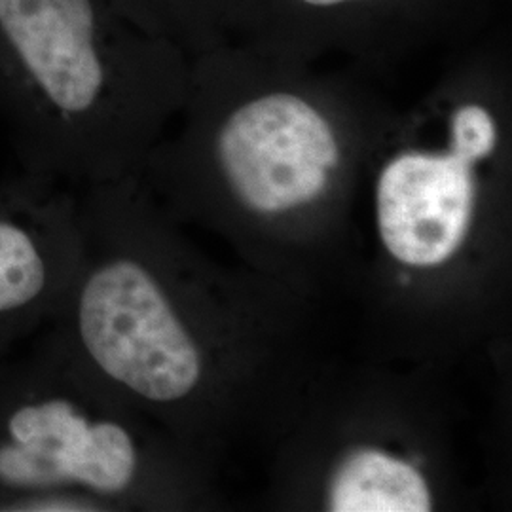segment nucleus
<instances>
[{
	"mask_svg": "<svg viewBox=\"0 0 512 512\" xmlns=\"http://www.w3.org/2000/svg\"><path fill=\"white\" fill-rule=\"evenodd\" d=\"M492 0H241L236 40L296 61L346 55L384 67L480 38Z\"/></svg>",
	"mask_w": 512,
	"mask_h": 512,
	"instance_id": "39448f33",
	"label": "nucleus"
},
{
	"mask_svg": "<svg viewBox=\"0 0 512 512\" xmlns=\"http://www.w3.org/2000/svg\"><path fill=\"white\" fill-rule=\"evenodd\" d=\"M80 251L78 202L61 183L25 171L0 183V361L50 325Z\"/></svg>",
	"mask_w": 512,
	"mask_h": 512,
	"instance_id": "423d86ee",
	"label": "nucleus"
},
{
	"mask_svg": "<svg viewBox=\"0 0 512 512\" xmlns=\"http://www.w3.org/2000/svg\"><path fill=\"white\" fill-rule=\"evenodd\" d=\"M431 488L420 469L382 450L361 448L344 459L329 486V511L427 512Z\"/></svg>",
	"mask_w": 512,
	"mask_h": 512,
	"instance_id": "0eeeda50",
	"label": "nucleus"
},
{
	"mask_svg": "<svg viewBox=\"0 0 512 512\" xmlns=\"http://www.w3.org/2000/svg\"><path fill=\"white\" fill-rule=\"evenodd\" d=\"M399 133L376 179L378 230L387 253L435 268L467 238L482 175L505 150L511 31L476 38Z\"/></svg>",
	"mask_w": 512,
	"mask_h": 512,
	"instance_id": "7ed1b4c3",
	"label": "nucleus"
},
{
	"mask_svg": "<svg viewBox=\"0 0 512 512\" xmlns=\"http://www.w3.org/2000/svg\"><path fill=\"white\" fill-rule=\"evenodd\" d=\"M137 27L192 57L236 40L241 0H112Z\"/></svg>",
	"mask_w": 512,
	"mask_h": 512,
	"instance_id": "6e6552de",
	"label": "nucleus"
},
{
	"mask_svg": "<svg viewBox=\"0 0 512 512\" xmlns=\"http://www.w3.org/2000/svg\"><path fill=\"white\" fill-rule=\"evenodd\" d=\"M107 393L48 338L0 361V512L97 511L143 492L145 446Z\"/></svg>",
	"mask_w": 512,
	"mask_h": 512,
	"instance_id": "20e7f679",
	"label": "nucleus"
},
{
	"mask_svg": "<svg viewBox=\"0 0 512 512\" xmlns=\"http://www.w3.org/2000/svg\"><path fill=\"white\" fill-rule=\"evenodd\" d=\"M188 82L190 57L112 0H0V118L25 173L137 175Z\"/></svg>",
	"mask_w": 512,
	"mask_h": 512,
	"instance_id": "f257e3e1",
	"label": "nucleus"
},
{
	"mask_svg": "<svg viewBox=\"0 0 512 512\" xmlns=\"http://www.w3.org/2000/svg\"><path fill=\"white\" fill-rule=\"evenodd\" d=\"M183 109L190 110L183 137L154 148L145 167L220 186L260 215L327 198L384 126L346 80L245 40L190 59Z\"/></svg>",
	"mask_w": 512,
	"mask_h": 512,
	"instance_id": "f03ea898",
	"label": "nucleus"
}]
</instances>
